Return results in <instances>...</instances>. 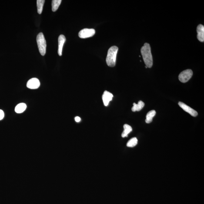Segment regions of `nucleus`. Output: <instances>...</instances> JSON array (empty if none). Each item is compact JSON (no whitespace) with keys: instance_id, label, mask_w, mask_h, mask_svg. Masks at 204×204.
I'll use <instances>...</instances> for the list:
<instances>
[{"instance_id":"nucleus-1","label":"nucleus","mask_w":204,"mask_h":204,"mask_svg":"<svg viewBox=\"0 0 204 204\" xmlns=\"http://www.w3.org/2000/svg\"><path fill=\"white\" fill-rule=\"evenodd\" d=\"M141 53L143 60L146 66L148 68H152L153 65V58L151 53L150 45L147 43L144 44L141 50Z\"/></svg>"},{"instance_id":"nucleus-2","label":"nucleus","mask_w":204,"mask_h":204,"mask_svg":"<svg viewBox=\"0 0 204 204\" xmlns=\"http://www.w3.org/2000/svg\"><path fill=\"white\" fill-rule=\"evenodd\" d=\"M118 48L117 47H111L108 50L106 59L107 65L110 67H113L116 65V57Z\"/></svg>"},{"instance_id":"nucleus-3","label":"nucleus","mask_w":204,"mask_h":204,"mask_svg":"<svg viewBox=\"0 0 204 204\" xmlns=\"http://www.w3.org/2000/svg\"><path fill=\"white\" fill-rule=\"evenodd\" d=\"M36 41L40 53L42 56L45 55L46 52L47 44L45 37L42 33H40L37 36Z\"/></svg>"},{"instance_id":"nucleus-4","label":"nucleus","mask_w":204,"mask_h":204,"mask_svg":"<svg viewBox=\"0 0 204 204\" xmlns=\"http://www.w3.org/2000/svg\"><path fill=\"white\" fill-rule=\"evenodd\" d=\"M193 75V72L191 69L185 70L181 72L178 76L179 80L182 83L187 82Z\"/></svg>"},{"instance_id":"nucleus-5","label":"nucleus","mask_w":204,"mask_h":204,"mask_svg":"<svg viewBox=\"0 0 204 204\" xmlns=\"http://www.w3.org/2000/svg\"><path fill=\"white\" fill-rule=\"evenodd\" d=\"M95 33V30L94 29L85 28L79 31L78 35L80 38L85 39L92 37Z\"/></svg>"},{"instance_id":"nucleus-6","label":"nucleus","mask_w":204,"mask_h":204,"mask_svg":"<svg viewBox=\"0 0 204 204\" xmlns=\"http://www.w3.org/2000/svg\"><path fill=\"white\" fill-rule=\"evenodd\" d=\"M178 105L185 112H188L191 115V116L195 117L197 116L198 113L197 111L192 109L191 107L188 106L185 103L182 102H178Z\"/></svg>"},{"instance_id":"nucleus-7","label":"nucleus","mask_w":204,"mask_h":204,"mask_svg":"<svg viewBox=\"0 0 204 204\" xmlns=\"http://www.w3.org/2000/svg\"><path fill=\"white\" fill-rule=\"evenodd\" d=\"M40 82L39 80L36 78H33L30 79L27 82V87L30 89H35L39 88Z\"/></svg>"},{"instance_id":"nucleus-8","label":"nucleus","mask_w":204,"mask_h":204,"mask_svg":"<svg viewBox=\"0 0 204 204\" xmlns=\"http://www.w3.org/2000/svg\"><path fill=\"white\" fill-rule=\"evenodd\" d=\"M113 96V95L111 93L107 91L104 92L102 96V99L105 106H107L109 105V102L112 100Z\"/></svg>"},{"instance_id":"nucleus-9","label":"nucleus","mask_w":204,"mask_h":204,"mask_svg":"<svg viewBox=\"0 0 204 204\" xmlns=\"http://www.w3.org/2000/svg\"><path fill=\"white\" fill-rule=\"evenodd\" d=\"M65 41H66V38L65 36L62 35L59 36L58 38V54L60 56H61L62 55L63 47Z\"/></svg>"},{"instance_id":"nucleus-10","label":"nucleus","mask_w":204,"mask_h":204,"mask_svg":"<svg viewBox=\"0 0 204 204\" xmlns=\"http://www.w3.org/2000/svg\"><path fill=\"white\" fill-rule=\"evenodd\" d=\"M197 38L200 41L204 42V27L202 24H199L197 29Z\"/></svg>"},{"instance_id":"nucleus-11","label":"nucleus","mask_w":204,"mask_h":204,"mask_svg":"<svg viewBox=\"0 0 204 204\" xmlns=\"http://www.w3.org/2000/svg\"><path fill=\"white\" fill-rule=\"evenodd\" d=\"M145 104L142 101H140L138 102V104L134 103L133 104V107L132 108V110L133 112H136V111H141L145 106Z\"/></svg>"},{"instance_id":"nucleus-12","label":"nucleus","mask_w":204,"mask_h":204,"mask_svg":"<svg viewBox=\"0 0 204 204\" xmlns=\"http://www.w3.org/2000/svg\"><path fill=\"white\" fill-rule=\"evenodd\" d=\"M26 104L24 103H19L15 107V111L17 113H21L23 112L26 110Z\"/></svg>"},{"instance_id":"nucleus-13","label":"nucleus","mask_w":204,"mask_h":204,"mask_svg":"<svg viewBox=\"0 0 204 204\" xmlns=\"http://www.w3.org/2000/svg\"><path fill=\"white\" fill-rule=\"evenodd\" d=\"M124 131L122 134V137L123 138L125 137H128V135L132 132V127L130 125H129L127 124H125L124 125Z\"/></svg>"},{"instance_id":"nucleus-14","label":"nucleus","mask_w":204,"mask_h":204,"mask_svg":"<svg viewBox=\"0 0 204 204\" xmlns=\"http://www.w3.org/2000/svg\"><path fill=\"white\" fill-rule=\"evenodd\" d=\"M156 112L154 110H152L149 111L146 115V119L145 122L147 123H150L152 122L153 118L155 116Z\"/></svg>"},{"instance_id":"nucleus-15","label":"nucleus","mask_w":204,"mask_h":204,"mask_svg":"<svg viewBox=\"0 0 204 204\" xmlns=\"http://www.w3.org/2000/svg\"><path fill=\"white\" fill-rule=\"evenodd\" d=\"M45 1L44 0H38L37 1V10H38V13L39 14L42 13Z\"/></svg>"},{"instance_id":"nucleus-16","label":"nucleus","mask_w":204,"mask_h":204,"mask_svg":"<svg viewBox=\"0 0 204 204\" xmlns=\"http://www.w3.org/2000/svg\"><path fill=\"white\" fill-rule=\"evenodd\" d=\"M62 1L61 0H53L52 1V10L53 12H55L60 5Z\"/></svg>"},{"instance_id":"nucleus-17","label":"nucleus","mask_w":204,"mask_h":204,"mask_svg":"<svg viewBox=\"0 0 204 204\" xmlns=\"http://www.w3.org/2000/svg\"><path fill=\"white\" fill-rule=\"evenodd\" d=\"M138 143V139L136 138H132L127 144V146L128 147H134L137 145Z\"/></svg>"},{"instance_id":"nucleus-18","label":"nucleus","mask_w":204,"mask_h":204,"mask_svg":"<svg viewBox=\"0 0 204 204\" xmlns=\"http://www.w3.org/2000/svg\"><path fill=\"white\" fill-rule=\"evenodd\" d=\"M4 117V113L2 110L0 109V120L3 119Z\"/></svg>"},{"instance_id":"nucleus-19","label":"nucleus","mask_w":204,"mask_h":204,"mask_svg":"<svg viewBox=\"0 0 204 204\" xmlns=\"http://www.w3.org/2000/svg\"><path fill=\"white\" fill-rule=\"evenodd\" d=\"M81 120V118L79 116H76L75 118V121H76V122H80Z\"/></svg>"}]
</instances>
